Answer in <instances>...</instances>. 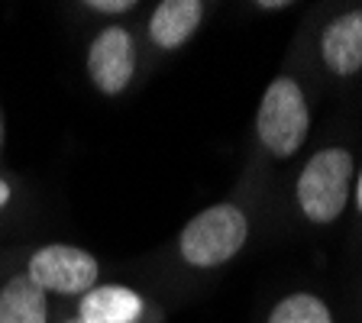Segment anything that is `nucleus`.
Wrapping results in <instances>:
<instances>
[{"instance_id": "nucleus-1", "label": "nucleus", "mask_w": 362, "mask_h": 323, "mask_svg": "<svg viewBox=\"0 0 362 323\" xmlns=\"http://www.w3.org/2000/svg\"><path fill=\"white\" fill-rule=\"evenodd\" d=\"M353 155L339 146H327L308 158L294 184V197L310 223H333L346 211L349 194H353Z\"/></svg>"}, {"instance_id": "nucleus-2", "label": "nucleus", "mask_w": 362, "mask_h": 323, "mask_svg": "<svg viewBox=\"0 0 362 323\" xmlns=\"http://www.w3.org/2000/svg\"><path fill=\"white\" fill-rule=\"evenodd\" d=\"M246 213L236 204H214L185 223L178 236V252L194 269H217L246 246Z\"/></svg>"}, {"instance_id": "nucleus-3", "label": "nucleus", "mask_w": 362, "mask_h": 323, "mask_svg": "<svg viewBox=\"0 0 362 323\" xmlns=\"http://www.w3.org/2000/svg\"><path fill=\"white\" fill-rule=\"evenodd\" d=\"M308 129L310 110L301 84L294 78H275L265 88L256 113V133L262 149L275 158H291L308 143Z\"/></svg>"}, {"instance_id": "nucleus-4", "label": "nucleus", "mask_w": 362, "mask_h": 323, "mask_svg": "<svg viewBox=\"0 0 362 323\" xmlns=\"http://www.w3.org/2000/svg\"><path fill=\"white\" fill-rule=\"evenodd\" d=\"M26 275L45 294H88L90 288L98 285L100 265L84 249L52 242V246H42L30 259V271Z\"/></svg>"}, {"instance_id": "nucleus-5", "label": "nucleus", "mask_w": 362, "mask_h": 323, "mask_svg": "<svg viewBox=\"0 0 362 323\" xmlns=\"http://www.w3.org/2000/svg\"><path fill=\"white\" fill-rule=\"evenodd\" d=\"M88 75L107 98L123 94L136 75V42L123 26H110L94 36L88 49Z\"/></svg>"}, {"instance_id": "nucleus-6", "label": "nucleus", "mask_w": 362, "mask_h": 323, "mask_svg": "<svg viewBox=\"0 0 362 323\" xmlns=\"http://www.w3.org/2000/svg\"><path fill=\"white\" fill-rule=\"evenodd\" d=\"M320 59L339 78L362 71V10L339 13L327 26L320 36Z\"/></svg>"}, {"instance_id": "nucleus-7", "label": "nucleus", "mask_w": 362, "mask_h": 323, "mask_svg": "<svg viewBox=\"0 0 362 323\" xmlns=\"http://www.w3.org/2000/svg\"><path fill=\"white\" fill-rule=\"evenodd\" d=\"M143 317V298L123 285H94L81 294L78 320L81 323H136Z\"/></svg>"}, {"instance_id": "nucleus-8", "label": "nucleus", "mask_w": 362, "mask_h": 323, "mask_svg": "<svg viewBox=\"0 0 362 323\" xmlns=\"http://www.w3.org/2000/svg\"><path fill=\"white\" fill-rule=\"evenodd\" d=\"M204 20L201 0H165L158 4L149 20V39L158 49H178L185 45Z\"/></svg>"}, {"instance_id": "nucleus-9", "label": "nucleus", "mask_w": 362, "mask_h": 323, "mask_svg": "<svg viewBox=\"0 0 362 323\" xmlns=\"http://www.w3.org/2000/svg\"><path fill=\"white\" fill-rule=\"evenodd\" d=\"M49 301L45 291L23 271L0 288V323H45Z\"/></svg>"}, {"instance_id": "nucleus-10", "label": "nucleus", "mask_w": 362, "mask_h": 323, "mask_svg": "<svg viewBox=\"0 0 362 323\" xmlns=\"http://www.w3.org/2000/svg\"><path fill=\"white\" fill-rule=\"evenodd\" d=\"M269 323H333V314L327 307V301H320L317 294L298 291L275 304Z\"/></svg>"}, {"instance_id": "nucleus-11", "label": "nucleus", "mask_w": 362, "mask_h": 323, "mask_svg": "<svg viewBox=\"0 0 362 323\" xmlns=\"http://www.w3.org/2000/svg\"><path fill=\"white\" fill-rule=\"evenodd\" d=\"M84 7L94 13H127V10H133V0H88Z\"/></svg>"}, {"instance_id": "nucleus-12", "label": "nucleus", "mask_w": 362, "mask_h": 323, "mask_svg": "<svg viewBox=\"0 0 362 323\" xmlns=\"http://www.w3.org/2000/svg\"><path fill=\"white\" fill-rule=\"evenodd\" d=\"M353 194H356V207L362 211V168H359V178H356V184H353Z\"/></svg>"}, {"instance_id": "nucleus-13", "label": "nucleus", "mask_w": 362, "mask_h": 323, "mask_svg": "<svg viewBox=\"0 0 362 323\" xmlns=\"http://www.w3.org/2000/svg\"><path fill=\"white\" fill-rule=\"evenodd\" d=\"M7 201H10V184L0 181V207H7Z\"/></svg>"}, {"instance_id": "nucleus-14", "label": "nucleus", "mask_w": 362, "mask_h": 323, "mask_svg": "<svg viewBox=\"0 0 362 323\" xmlns=\"http://www.w3.org/2000/svg\"><path fill=\"white\" fill-rule=\"evenodd\" d=\"M259 7H262V10H285L288 4H285V0H275V4H259Z\"/></svg>"}, {"instance_id": "nucleus-15", "label": "nucleus", "mask_w": 362, "mask_h": 323, "mask_svg": "<svg viewBox=\"0 0 362 323\" xmlns=\"http://www.w3.org/2000/svg\"><path fill=\"white\" fill-rule=\"evenodd\" d=\"M65 323H81V320H78V317H75V320H65Z\"/></svg>"}]
</instances>
